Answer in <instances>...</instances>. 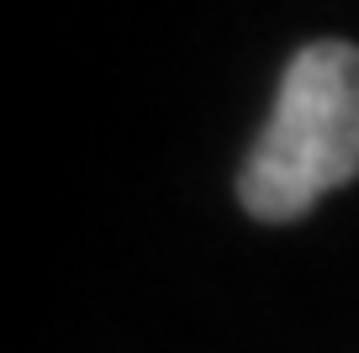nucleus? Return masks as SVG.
Instances as JSON below:
<instances>
[{
  "mask_svg": "<svg viewBox=\"0 0 359 353\" xmlns=\"http://www.w3.org/2000/svg\"><path fill=\"white\" fill-rule=\"evenodd\" d=\"M359 179V48L306 43L280 79L259 143L238 169V200L259 221H302Z\"/></svg>",
  "mask_w": 359,
  "mask_h": 353,
  "instance_id": "nucleus-1",
  "label": "nucleus"
}]
</instances>
